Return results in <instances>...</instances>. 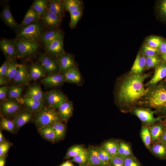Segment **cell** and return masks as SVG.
<instances>
[{"mask_svg": "<svg viewBox=\"0 0 166 166\" xmlns=\"http://www.w3.org/2000/svg\"><path fill=\"white\" fill-rule=\"evenodd\" d=\"M149 74H133L124 78L117 87L116 94L118 104L122 107H130L136 104L145 95L144 81Z\"/></svg>", "mask_w": 166, "mask_h": 166, "instance_id": "1", "label": "cell"}, {"mask_svg": "<svg viewBox=\"0 0 166 166\" xmlns=\"http://www.w3.org/2000/svg\"><path fill=\"white\" fill-rule=\"evenodd\" d=\"M147 89L140 100L141 103L148 108L155 109L161 117L166 116V81H161Z\"/></svg>", "mask_w": 166, "mask_h": 166, "instance_id": "2", "label": "cell"}, {"mask_svg": "<svg viewBox=\"0 0 166 166\" xmlns=\"http://www.w3.org/2000/svg\"><path fill=\"white\" fill-rule=\"evenodd\" d=\"M56 109L45 106L36 113L34 123L38 129L47 125L53 126L62 122Z\"/></svg>", "mask_w": 166, "mask_h": 166, "instance_id": "3", "label": "cell"}, {"mask_svg": "<svg viewBox=\"0 0 166 166\" xmlns=\"http://www.w3.org/2000/svg\"><path fill=\"white\" fill-rule=\"evenodd\" d=\"M15 32L16 39L38 43L44 32L42 26L38 21L26 26H19Z\"/></svg>", "mask_w": 166, "mask_h": 166, "instance_id": "4", "label": "cell"}, {"mask_svg": "<svg viewBox=\"0 0 166 166\" xmlns=\"http://www.w3.org/2000/svg\"><path fill=\"white\" fill-rule=\"evenodd\" d=\"M13 41L16 51L17 57L18 58H23L34 55L39 47L38 43L16 38Z\"/></svg>", "mask_w": 166, "mask_h": 166, "instance_id": "5", "label": "cell"}, {"mask_svg": "<svg viewBox=\"0 0 166 166\" xmlns=\"http://www.w3.org/2000/svg\"><path fill=\"white\" fill-rule=\"evenodd\" d=\"M133 114L142 122L143 125L148 127L160 121L163 117H158L155 118L154 114L156 113V111L152 110L148 108H135L132 109Z\"/></svg>", "mask_w": 166, "mask_h": 166, "instance_id": "6", "label": "cell"}, {"mask_svg": "<svg viewBox=\"0 0 166 166\" xmlns=\"http://www.w3.org/2000/svg\"><path fill=\"white\" fill-rule=\"evenodd\" d=\"M44 102L48 106L58 109L60 106L67 101L66 96L57 89H53L44 93Z\"/></svg>", "mask_w": 166, "mask_h": 166, "instance_id": "7", "label": "cell"}, {"mask_svg": "<svg viewBox=\"0 0 166 166\" xmlns=\"http://www.w3.org/2000/svg\"><path fill=\"white\" fill-rule=\"evenodd\" d=\"M38 59L46 75L59 73L57 58L49 54H42Z\"/></svg>", "mask_w": 166, "mask_h": 166, "instance_id": "8", "label": "cell"}, {"mask_svg": "<svg viewBox=\"0 0 166 166\" xmlns=\"http://www.w3.org/2000/svg\"><path fill=\"white\" fill-rule=\"evenodd\" d=\"M21 104L17 100L8 98L0 103V111L3 116L14 117L21 110Z\"/></svg>", "mask_w": 166, "mask_h": 166, "instance_id": "9", "label": "cell"}, {"mask_svg": "<svg viewBox=\"0 0 166 166\" xmlns=\"http://www.w3.org/2000/svg\"><path fill=\"white\" fill-rule=\"evenodd\" d=\"M59 72L65 75L72 69L77 67L74 56L73 54L65 52L57 58Z\"/></svg>", "mask_w": 166, "mask_h": 166, "instance_id": "10", "label": "cell"}, {"mask_svg": "<svg viewBox=\"0 0 166 166\" xmlns=\"http://www.w3.org/2000/svg\"><path fill=\"white\" fill-rule=\"evenodd\" d=\"M12 80L16 85H28L31 79L29 77L28 68L23 64H18L17 72Z\"/></svg>", "mask_w": 166, "mask_h": 166, "instance_id": "11", "label": "cell"}, {"mask_svg": "<svg viewBox=\"0 0 166 166\" xmlns=\"http://www.w3.org/2000/svg\"><path fill=\"white\" fill-rule=\"evenodd\" d=\"M65 81V75L60 73L48 75L41 80L42 83L44 86L49 88L60 86Z\"/></svg>", "mask_w": 166, "mask_h": 166, "instance_id": "12", "label": "cell"}, {"mask_svg": "<svg viewBox=\"0 0 166 166\" xmlns=\"http://www.w3.org/2000/svg\"><path fill=\"white\" fill-rule=\"evenodd\" d=\"M0 48L5 55L6 60L11 61L17 57L16 51L13 40H2L0 42Z\"/></svg>", "mask_w": 166, "mask_h": 166, "instance_id": "13", "label": "cell"}, {"mask_svg": "<svg viewBox=\"0 0 166 166\" xmlns=\"http://www.w3.org/2000/svg\"><path fill=\"white\" fill-rule=\"evenodd\" d=\"M166 77V63L161 61L155 68L154 75L151 79L146 84L148 88L157 84Z\"/></svg>", "mask_w": 166, "mask_h": 166, "instance_id": "14", "label": "cell"}, {"mask_svg": "<svg viewBox=\"0 0 166 166\" xmlns=\"http://www.w3.org/2000/svg\"><path fill=\"white\" fill-rule=\"evenodd\" d=\"M0 17L5 24L15 32L19 28L20 25L15 20L8 4H6L3 7Z\"/></svg>", "mask_w": 166, "mask_h": 166, "instance_id": "15", "label": "cell"}, {"mask_svg": "<svg viewBox=\"0 0 166 166\" xmlns=\"http://www.w3.org/2000/svg\"><path fill=\"white\" fill-rule=\"evenodd\" d=\"M45 46L48 54L57 58L65 52L63 48V38L55 40Z\"/></svg>", "mask_w": 166, "mask_h": 166, "instance_id": "16", "label": "cell"}, {"mask_svg": "<svg viewBox=\"0 0 166 166\" xmlns=\"http://www.w3.org/2000/svg\"><path fill=\"white\" fill-rule=\"evenodd\" d=\"M32 113L25 109L21 110L14 117L13 121L16 128L19 129L32 119Z\"/></svg>", "mask_w": 166, "mask_h": 166, "instance_id": "17", "label": "cell"}, {"mask_svg": "<svg viewBox=\"0 0 166 166\" xmlns=\"http://www.w3.org/2000/svg\"><path fill=\"white\" fill-rule=\"evenodd\" d=\"M41 18L47 27L56 28L60 25L62 19L55 14L46 9Z\"/></svg>", "mask_w": 166, "mask_h": 166, "instance_id": "18", "label": "cell"}, {"mask_svg": "<svg viewBox=\"0 0 166 166\" xmlns=\"http://www.w3.org/2000/svg\"><path fill=\"white\" fill-rule=\"evenodd\" d=\"M22 99L25 109L32 113H37L45 106L44 102L30 97L25 96Z\"/></svg>", "mask_w": 166, "mask_h": 166, "instance_id": "19", "label": "cell"}, {"mask_svg": "<svg viewBox=\"0 0 166 166\" xmlns=\"http://www.w3.org/2000/svg\"><path fill=\"white\" fill-rule=\"evenodd\" d=\"M58 113L62 121H67L73 114V105L72 101L67 100L58 108Z\"/></svg>", "mask_w": 166, "mask_h": 166, "instance_id": "20", "label": "cell"}, {"mask_svg": "<svg viewBox=\"0 0 166 166\" xmlns=\"http://www.w3.org/2000/svg\"><path fill=\"white\" fill-rule=\"evenodd\" d=\"M46 9L55 14L61 19L64 16L65 9L64 7L63 0L48 1Z\"/></svg>", "mask_w": 166, "mask_h": 166, "instance_id": "21", "label": "cell"}, {"mask_svg": "<svg viewBox=\"0 0 166 166\" xmlns=\"http://www.w3.org/2000/svg\"><path fill=\"white\" fill-rule=\"evenodd\" d=\"M64 75L65 81L68 83L78 85H81L83 83V78L77 66L72 69Z\"/></svg>", "mask_w": 166, "mask_h": 166, "instance_id": "22", "label": "cell"}, {"mask_svg": "<svg viewBox=\"0 0 166 166\" xmlns=\"http://www.w3.org/2000/svg\"><path fill=\"white\" fill-rule=\"evenodd\" d=\"M146 56L141 52L137 54L129 75L142 74L145 68Z\"/></svg>", "mask_w": 166, "mask_h": 166, "instance_id": "23", "label": "cell"}, {"mask_svg": "<svg viewBox=\"0 0 166 166\" xmlns=\"http://www.w3.org/2000/svg\"><path fill=\"white\" fill-rule=\"evenodd\" d=\"M28 73L31 80L35 81L44 78L46 75L40 63L32 64L28 68Z\"/></svg>", "mask_w": 166, "mask_h": 166, "instance_id": "24", "label": "cell"}, {"mask_svg": "<svg viewBox=\"0 0 166 166\" xmlns=\"http://www.w3.org/2000/svg\"><path fill=\"white\" fill-rule=\"evenodd\" d=\"M44 93L39 85L36 83H34L28 87L25 96L44 102Z\"/></svg>", "mask_w": 166, "mask_h": 166, "instance_id": "25", "label": "cell"}, {"mask_svg": "<svg viewBox=\"0 0 166 166\" xmlns=\"http://www.w3.org/2000/svg\"><path fill=\"white\" fill-rule=\"evenodd\" d=\"M166 128L164 123L159 122L149 127L151 140L154 143L159 141L162 133Z\"/></svg>", "mask_w": 166, "mask_h": 166, "instance_id": "26", "label": "cell"}, {"mask_svg": "<svg viewBox=\"0 0 166 166\" xmlns=\"http://www.w3.org/2000/svg\"><path fill=\"white\" fill-rule=\"evenodd\" d=\"M64 38L63 33L61 31L52 30L43 32L40 41L45 45L59 38Z\"/></svg>", "mask_w": 166, "mask_h": 166, "instance_id": "27", "label": "cell"}, {"mask_svg": "<svg viewBox=\"0 0 166 166\" xmlns=\"http://www.w3.org/2000/svg\"><path fill=\"white\" fill-rule=\"evenodd\" d=\"M150 151L156 157L162 160L166 159V145L159 141L151 145Z\"/></svg>", "mask_w": 166, "mask_h": 166, "instance_id": "28", "label": "cell"}, {"mask_svg": "<svg viewBox=\"0 0 166 166\" xmlns=\"http://www.w3.org/2000/svg\"><path fill=\"white\" fill-rule=\"evenodd\" d=\"M87 166H104L98 157L97 148L92 147L88 150Z\"/></svg>", "mask_w": 166, "mask_h": 166, "instance_id": "29", "label": "cell"}, {"mask_svg": "<svg viewBox=\"0 0 166 166\" xmlns=\"http://www.w3.org/2000/svg\"><path fill=\"white\" fill-rule=\"evenodd\" d=\"M40 17L37 12L31 6L28 10L19 26L29 25L34 22L39 21Z\"/></svg>", "mask_w": 166, "mask_h": 166, "instance_id": "30", "label": "cell"}, {"mask_svg": "<svg viewBox=\"0 0 166 166\" xmlns=\"http://www.w3.org/2000/svg\"><path fill=\"white\" fill-rule=\"evenodd\" d=\"M63 2L64 8L70 12L77 10L83 11V4L79 0H64Z\"/></svg>", "mask_w": 166, "mask_h": 166, "instance_id": "31", "label": "cell"}, {"mask_svg": "<svg viewBox=\"0 0 166 166\" xmlns=\"http://www.w3.org/2000/svg\"><path fill=\"white\" fill-rule=\"evenodd\" d=\"M38 130L40 135L45 139L51 142L56 141L55 135L53 126H46Z\"/></svg>", "mask_w": 166, "mask_h": 166, "instance_id": "32", "label": "cell"}, {"mask_svg": "<svg viewBox=\"0 0 166 166\" xmlns=\"http://www.w3.org/2000/svg\"><path fill=\"white\" fill-rule=\"evenodd\" d=\"M22 85H13L9 87L7 95L8 98L17 100L20 104L21 101L19 100L23 89Z\"/></svg>", "mask_w": 166, "mask_h": 166, "instance_id": "33", "label": "cell"}, {"mask_svg": "<svg viewBox=\"0 0 166 166\" xmlns=\"http://www.w3.org/2000/svg\"><path fill=\"white\" fill-rule=\"evenodd\" d=\"M117 155L124 158L133 156L130 145L122 141L119 142Z\"/></svg>", "mask_w": 166, "mask_h": 166, "instance_id": "34", "label": "cell"}, {"mask_svg": "<svg viewBox=\"0 0 166 166\" xmlns=\"http://www.w3.org/2000/svg\"><path fill=\"white\" fill-rule=\"evenodd\" d=\"M119 142L110 140L105 142L102 146L112 156L117 155Z\"/></svg>", "mask_w": 166, "mask_h": 166, "instance_id": "35", "label": "cell"}, {"mask_svg": "<svg viewBox=\"0 0 166 166\" xmlns=\"http://www.w3.org/2000/svg\"><path fill=\"white\" fill-rule=\"evenodd\" d=\"M140 135L144 145L149 150L152 140L149 127L144 125H143L141 128Z\"/></svg>", "mask_w": 166, "mask_h": 166, "instance_id": "36", "label": "cell"}, {"mask_svg": "<svg viewBox=\"0 0 166 166\" xmlns=\"http://www.w3.org/2000/svg\"><path fill=\"white\" fill-rule=\"evenodd\" d=\"M47 3L48 1L45 0H36L34 1L31 6L41 18L47 9Z\"/></svg>", "mask_w": 166, "mask_h": 166, "instance_id": "37", "label": "cell"}, {"mask_svg": "<svg viewBox=\"0 0 166 166\" xmlns=\"http://www.w3.org/2000/svg\"><path fill=\"white\" fill-rule=\"evenodd\" d=\"M98 157L104 166H110L109 161L112 156L102 147L97 148Z\"/></svg>", "mask_w": 166, "mask_h": 166, "instance_id": "38", "label": "cell"}, {"mask_svg": "<svg viewBox=\"0 0 166 166\" xmlns=\"http://www.w3.org/2000/svg\"><path fill=\"white\" fill-rule=\"evenodd\" d=\"M70 161L72 162H75L79 165L87 166L88 161V150L85 149L84 151L80 153Z\"/></svg>", "mask_w": 166, "mask_h": 166, "instance_id": "39", "label": "cell"}, {"mask_svg": "<svg viewBox=\"0 0 166 166\" xmlns=\"http://www.w3.org/2000/svg\"><path fill=\"white\" fill-rule=\"evenodd\" d=\"M56 136V141L62 139L64 137L66 131L65 125L60 122L53 126Z\"/></svg>", "mask_w": 166, "mask_h": 166, "instance_id": "40", "label": "cell"}, {"mask_svg": "<svg viewBox=\"0 0 166 166\" xmlns=\"http://www.w3.org/2000/svg\"><path fill=\"white\" fill-rule=\"evenodd\" d=\"M161 61V58L158 55L151 57L146 56L145 68L147 69L156 68Z\"/></svg>", "mask_w": 166, "mask_h": 166, "instance_id": "41", "label": "cell"}, {"mask_svg": "<svg viewBox=\"0 0 166 166\" xmlns=\"http://www.w3.org/2000/svg\"><path fill=\"white\" fill-rule=\"evenodd\" d=\"M18 64L15 60L10 61L6 73L4 77L8 81L12 80L17 72Z\"/></svg>", "mask_w": 166, "mask_h": 166, "instance_id": "42", "label": "cell"}, {"mask_svg": "<svg viewBox=\"0 0 166 166\" xmlns=\"http://www.w3.org/2000/svg\"><path fill=\"white\" fill-rule=\"evenodd\" d=\"M85 149L82 145H75L70 147L67 150L65 158H73Z\"/></svg>", "mask_w": 166, "mask_h": 166, "instance_id": "43", "label": "cell"}, {"mask_svg": "<svg viewBox=\"0 0 166 166\" xmlns=\"http://www.w3.org/2000/svg\"><path fill=\"white\" fill-rule=\"evenodd\" d=\"M1 128L11 133L14 132L16 128L13 121L6 117H2L0 121Z\"/></svg>", "mask_w": 166, "mask_h": 166, "instance_id": "44", "label": "cell"}, {"mask_svg": "<svg viewBox=\"0 0 166 166\" xmlns=\"http://www.w3.org/2000/svg\"><path fill=\"white\" fill-rule=\"evenodd\" d=\"M82 10H77L70 12V19L69 22V26L71 29L75 28L82 14Z\"/></svg>", "mask_w": 166, "mask_h": 166, "instance_id": "45", "label": "cell"}, {"mask_svg": "<svg viewBox=\"0 0 166 166\" xmlns=\"http://www.w3.org/2000/svg\"><path fill=\"white\" fill-rule=\"evenodd\" d=\"M164 40L163 38L160 37L152 36L147 38L145 44L150 46L158 48Z\"/></svg>", "mask_w": 166, "mask_h": 166, "instance_id": "46", "label": "cell"}, {"mask_svg": "<svg viewBox=\"0 0 166 166\" xmlns=\"http://www.w3.org/2000/svg\"><path fill=\"white\" fill-rule=\"evenodd\" d=\"M146 57H151L160 54L158 48L152 47L145 44L143 46L141 52Z\"/></svg>", "mask_w": 166, "mask_h": 166, "instance_id": "47", "label": "cell"}, {"mask_svg": "<svg viewBox=\"0 0 166 166\" xmlns=\"http://www.w3.org/2000/svg\"><path fill=\"white\" fill-rule=\"evenodd\" d=\"M157 7L160 17L163 20L166 21V0L160 1Z\"/></svg>", "mask_w": 166, "mask_h": 166, "instance_id": "48", "label": "cell"}, {"mask_svg": "<svg viewBox=\"0 0 166 166\" xmlns=\"http://www.w3.org/2000/svg\"><path fill=\"white\" fill-rule=\"evenodd\" d=\"M109 164L110 166H124V158L117 155L112 156Z\"/></svg>", "mask_w": 166, "mask_h": 166, "instance_id": "49", "label": "cell"}, {"mask_svg": "<svg viewBox=\"0 0 166 166\" xmlns=\"http://www.w3.org/2000/svg\"><path fill=\"white\" fill-rule=\"evenodd\" d=\"M124 166H141L137 159L134 156L124 158Z\"/></svg>", "mask_w": 166, "mask_h": 166, "instance_id": "50", "label": "cell"}, {"mask_svg": "<svg viewBox=\"0 0 166 166\" xmlns=\"http://www.w3.org/2000/svg\"><path fill=\"white\" fill-rule=\"evenodd\" d=\"M11 144L6 141L0 144V157L6 156Z\"/></svg>", "mask_w": 166, "mask_h": 166, "instance_id": "51", "label": "cell"}, {"mask_svg": "<svg viewBox=\"0 0 166 166\" xmlns=\"http://www.w3.org/2000/svg\"><path fill=\"white\" fill-rule=\"evenodd\" d=\"M10 61L6 60L0 67V76L4 77L7 72Z\"/></svg>", "mask_w": 166, "mask_h": 166, "instance_id": "52", "label": "cell"}, {"mask_svg": "<svg viewBox=\"0 0 166 166\" xmlns=\"http://www.w3.org/2000/svg\"><path fill=\"white\" fill-rule=\"evenodd\" d=\"M9 87L6 85L1 86L0 88V100L4 101L6 99V95Z\"/></svg>", "mask_w": 166, "mask_h": 166, "instance_id": "53", "label": "cell"}, {"mask_svg": "<svg viewBox=\"0 0 166 166\" xmlns=\"http://www.w3.org/2000/svg\"><path fill=\"white\" fill-rule=\"evenodd\" d=\"M160 54L163 55L166 53V40H164L158 48Z\"/></svg>", "mask_w": 166, "mask_h": 166, "instance_id": "54", "label": "cell"}, {"mask_svg": "<svg viewBox=\"0 0 166 166\" xmlns=\"http://www.w3.org/2000/svg\"><path fill=\"white\" fill-rule=\"evenodd\" d=\"M159 141L166 145V127L162 133Z\"/></svg>", "mask_w": 166, "mask_h": 166, "instance_id": "55", "label": "cell"}, {"mask_svg": "<svg viewBox=\"0 0 166 166\" xmlns=\"http://www.w3.org/2000/svg\"><path fill=\"white\" fill-rule=\"evenodd\" d=\"M9 81L3 76H0V85L1 86L6 85Z\"/></svg>", "mask_w": 166, "mask_h": 166, "instance_id": "56", "label": "cell"}, {"mask_svg": "<svg viewBox=\"0 0 166 166\" xmlns=\"http://www.w3.org/2000/svg\"><path fill=\"white\" fill-rule=\"evenodd\" d=\"M6 156L0 157V166H5Z\"/></svg>", "mask_w": 166, "mask_h": 166, "instance_id": "57", "label": "cell"}, {"mask_svg": "<svg viewBox=\"0 0 166 166\" xmlns=\"http://www.w3.org/2000/svg\"><path fill=\"white\" fill-rule=\"evenodd\" d=\"M59 166H74L70 160H67Z\"/></svg>", "mask_w": 166, "mask_h": 166, "instance_id": "58", "label": "cell"}, {"mask_svg": "<svg viewBox=\"0 0 166 166\" xmlns=\"http://www.w3.org/2000/svg\"><path fill=\"white\" fill-rule=\"evenodd\" d=\"M6 141V140H5V139L1 130L0 131V144L3 143Z\"/></svg>", "mask_w": 166, "mask_h": 166, "instance_id": "59", "label": "cell"}, {"mask_svg": "<svg viewBox=\"0 0 166 166\" xmlns=\"http://www.w3.org/2000/svg\"><path fill=\"white\" fill-rule=\"evenodd\" d=\"M161 57L164 61L166 63V53L163 55H161Z\"/></svg>", "mask_w": 166, "mask_h": 166, "instance_id": "60", "label": "cell"}, {"mask_svg": "<svg viewBox=\"0 0 166 166\" xmlns=\"http://www.w3.org/2000/svg\"><path fill=\"white\" fill-rule=\"evenodd\" d=\"M79 166H84L81 165H79Z\"/></svg>", "mask_w": 166, "mask_h": 166, "instance_id": "61", "label": "cell"}, {"mask_svg": "<svg viewBox=\"0 0 166 166\" xmlns=\"http://www.w3.org/2000/svg\"><path fill=\"white\" fill-rule=\"evenodd\" d=\"M165 122L166 123V119L165 120Z\"/></svg>", "mask_w": 166, "mask_h": 166, "instance_id": "62", "label": "cell"}]
</instances>
